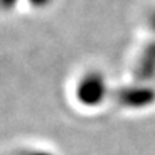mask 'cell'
Wrapping results in <instances>:
<instances>
[{"mask_svg": "<svg viewBox=\"0 0 155 155\" xmlns=\"http://www.w3.org/2000/svg\"><path fill=\"white\" fill-rule=\"evenodd\" d=\"M106 83L101 73H86L78 82L76 98L85 106H96L105 99Z\"/></svg>", "mask_w": 155, "mask_h": 155, "instance_id": "cell-1", "label": "cell"}, {"mask_svg": "<svg viewBox=\"0 0 155 155\" xmlns=\"http://www.w3.org/2000/svg\"><path fill=\"white\" fill-rule=\"evenodd\" d=\"M40 155H45V154H40Z\"/></svg>", "mask_w": 155, "mask_h": 155, "instance_id": "cell-2", "label": "cell"}]
</instances>
